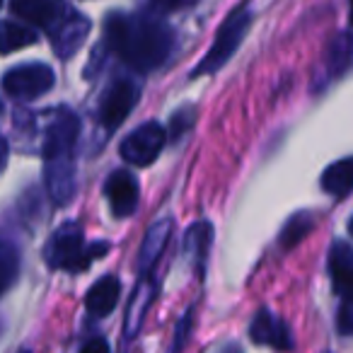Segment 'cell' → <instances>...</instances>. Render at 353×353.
I'll use <instances>...</instances> for the list:
<instances>
[{"label": "cell", "mask_w": 353, "mask_h": 353, "mask_svg": "<svg viewBox=\"0 0 353 353\" xmlns=\"http://www.w3.org/2000/svg\"><path fill=\"white\" fill-rule=\"evenodd\" d=\"M104 44L136 73H150L170 59L174 30L165 17L141 12H112L104 22Z\"/></svg>", "instance_id": "cell-1"}, {"label": "cell", "mask_w": 353, "mask_h": 353, "mask_svg": "<svg viewBox=\"0 0 353 353\" xmlns=\"http://www.w3.org/2000/svg\"><path fill=\"white\" fill-rule=\"evenodd\" d=\"M80 119L73 109L59 107L44 136V184L56 206L70 203L75 194V143Z\"/></svg>", "instance_id": "cell-2"}, {"label": "cell", "mask_w": 353, "mask_h": 353, "mask_svg": "<svg viewBox=\"0 0 353 353\" xmlns=\"http://www.w3.org/2000/svg\"><path fill=\"white\" fill-rule=\"evenodd\" d=\"M107 242L97 245H85L83 228L78 223H63L59 230L51 235V240L44 247V259L51 269L80 271L90 266V261L107 254Z\"/></svg>", "instance_id": "cell-3"}, {"label": "cell", "mask_w": 353, "mask_h": 353, "mask_svg": "<svg viewBox=\"0 0 353 353\" xmlns=\"http://www.w3.org/2000/svg\"><path fill=\"white\" fill-rule=\"evenodd\" d=\"M252 25V10L250 6H237L230 15L225 17L221 27L216 32V39H213L211 49L206 51V56L201 59V63L192 70V78L199 75H211L216 70H221L228 61L235 56V51L240 49L242 39H245L247 30Z\"/></svg>", "instance_id": "cell-4"}, {"label": "cell", "mask_w": 353, "mask_h": 353, "mask_svg": "<svg viewBox=\"0 0 353 353\" xmlns=\"http://www.w3.org/2000/svg\"><path fill=\"white\" fill-rule=\"evenodd\" d=\"M165 143H167L165 126L160 121H145L123 138L121 145H119V152H121V157L128 165L148 167L157 160Z\"/></svg>", "instance_id": "cell-5"}, {"label": "cell", "mask_w": 353, "mask_h": 353, "mask_svg": "<svg viewBox=\"0 0 353 353\" xmlns=\"http://www.w3.org/2000/svg\"><path fill=\"white\" fill-rule=\"evenodd\" d=\"M56 83V75L51 65L46 63H25L10 68L3 75V90L10 97L22 99V102H32V99L46 94Z\"/></svg>", "instance_id": "cell-6"}, {"label": "cell", "mask_w": 353, "mask_h": 353, "mask_svg": "<svg viewBox=\"0 0 353 353\" xmlns=\"http://www.w3.org/2000/svg\"><path fill=\"white\" fill-rule=\"evenodd\" d=\"M138 97H141V85L136 80L117 78L104 90V97L99 102V123L109 133L117 131L138 104Z\"/></svg>", "instance_id": "cell-7"}, {"label": "cell", "mask_w": 353, "mask_h": 353, "mask_svg": "<svg viewBox=\"0 0 353 353\" xmlns=\"http://www.w3.org/2000/svg\"><path fill=\"white\" fill-rule=\"evenodd\" d=\"M104 196H107L109 208L117 218L133 216L138 208V199H141L138 179L128 170L112 172L109 179L104 182Z\"/></svg>", "instance_id": "cell-8"}, {"label": "cell", "mask_w": 353, "mask_h": 353, "mask_svg": "<svg viewBox=\"0 0 353 353\" xmlns=\"http://www.w3.org/2000/svg\"><path fill=\"white\" fill-rule=\"evenodd\" d=\"M90 20L85 15H80L78 10L70 8L68 15L56 25V30L51 32V44H54V51L59 59L68 61L70 56H75L80 51V46L85 44L90 34Z\"/></svg>", "instance_id": "cell-9"}, {"label": "cell", "mask_w": 353, "mask_h": 353, "mask_svg": "<svg viewBox=\"0 0 353 353\" xmlns=\"http://www.w3.org/2000/svg\"><path fill=\"white\" fill-rule=\"evenodd\" d=\"M250 339L254 343H264L276 351H290L293 348V334L288 324L271 314L269 310H259L250 324Z\"/></svg>", "instance_id": "cell-10"}, {"label": "cell", "mask_w": 353, "mask_h": 353, "mask_svg": "<svg viewBox=\"0 0 353 353\" xmlns=\"http://www.w3.org/2000/svg\"><path fill=\"white\" fill-rule=\"evenodd\" d=\"M70 6L63 3H51V0H15L12 3V12L20 15L22 20H27L30 25H37L41 30L51 32L56 30L61 20L68 15Z\"/></svg>", "instance_id": "cell-11"}, {"label": "cell", "mask_w": 353, "mask_h": 353, "mask_svg": "<svg viewBox=\"0 0 353 353\" xmlns=\"http://www.w3.org/2000/svg\"><path fill=\"white\" fill-rule=\"evenodd\" d=\"M172 230H174V221L172 218H162V221H155L148 228L145 237L141 242V252H138V271L141 274H150L152 271V266L157 264L165 247L170 245Z\"/></svg>", "instance_id": "cell-12"}, {"label": "cell", "mask_w": 353, "mask_h": 353, "mask_svg": "<svg viewBox=\"0 0 353 353\" xmlns=\"http://www.w3.org/2000/svg\"><path fill=\"white\" fill-rule=\"evenodd\" d=\"M329 276H332L334 290L341 295L353 290V245L339 240L329 250Z\"/></svg>", "instance_id": "cell-13"}, {"label": "cell", "mask_w": 353, "mask_h": 353, "mask_svg": "<svg viewBox=\"0 0 353 353\" xmlns=\"http://www.w3.org/2000/svg\"><path fill=\"white\" fill-rule=\"evenodd\" d=\"M213 245V225L208 221H196L184 232V256L192 261L194 269L201 274L208 259V250Z\"/></svg>", "instance_id": "cell-14"}, {"label": "cell", "mask_w": 353, "mask_h": 353, "mask_svg": "<svg viewBox=\"0 0 353 353\" xmlns=\"http://www.w3.org/2000/svg\"><path fill=\"white\" fill-rule=\"evenodd\" d=\"M119 295H121V283L117 276H102L92 288L88 290L85 298V307L92 317H107L112 310L117 307Z\"/></svg>", "instance_id": "cell-15"}, {"label": "cell", "mask_w": 353, "mask_h": 353, "mask_svg": "<svg viewBox=\"0 0 353 353\" xmlns=\"http://www.w3.org/2000/svg\"><path fill=\"white\" fill-rule=\"evenodd\" d=\"M152 298H155V283L152 281H141L136 285V290H133L131 300H128L126 317H123V332H126L128 339H133L143 329V322H145V314Z\"/></svg>", "instance_id": "cell-16"}, {"label": "cell", "mask_w": 353, "mask_h": 353, "mask_svg": "<svg viewBox=\"0 0 353 353\" xmlns=\"http://www.w3.org/2000/svg\"><path fill=\"white\" fill-rule=\"evenodd\" d=\"M324 65H327L329 78H339L346 70L353 68V34L351 32H341L329 41L327 51H324Z\"/></svg>", "instance_id": "cell-17"}, {"label": "cell", "mask_w": 353, "mask_h": 353, "mask_svg": "<svg viewBox=\"0 0 353 353\" xmlns=\"http://www.w3.org/2000/svg\"><path fill=\"white\" fill-rule=\"evenodd\" d=\"M319 184H322V189L329 196H346L353 189V155L332 162L324 170Z\"/></svg>", "instance_id": "cell-18"}, {"label": "cell", "mask_w": 353, "mask_h": 353, "mask_svg": "<svg viewBox=\"0 0 353 353\" xmlns=\"http://www.w3.org/2000/svg\"><path fill=\"white\" fill-rule=\"evenodd\" d=\"M37 44V32L15 20L0 22V54H12L17 49Z\"/></svg>", "instance_id": "cell-19"}, {"label": "cell", "mask_w": 353, "mask_h": 353, "mask_svg": "<svg viewBox=\"0 0 353 353\" xmlns=\"http://www.w3.org/2000/svg\"><path fill=\"white\" fill-rule=\"evenodd\" d=\"M314 225H317V221H314L312 213H307V211L293 213V216L285 221L283 230H281V247H283L285 252L298 247L300 242L314 230Z\"/></svg>", "instance_id": "cell-20"}, {"label": "cell", "mask_w": 353, "mask_h": 353, "mask_svg": "<svg viewBox=\"0 0 353 353\" xmlns=\"http://www.w3.org/2000/svg\"><path fill=\"white\" fill-rule=\"evenodd\" d=\"M20 274V252L8 240H0V298L10 290Z\"/></svg>", "instance_id": "cell-21"}, {"label": "cell", "mask_w": 353, "mask_h": 353, "mask_svg": "<svg viewBox=\"0 0 353 353\" xmlns=\"http://www.w3.org/2000/svg\"><path fill=\"white\" fill-rule=\"evenodd\" d=\"M336 327H339V334L353 336V290L346 295H341V307H339Z\"/></svg>", "instance_id": "cell-22"}, {"label": "cell", "mask_w": 353, "mask_h": 353, "mask_svg": "<svg viewBox=\"0 0 353 353\" xmlns=\"http://www.w3.org/2000/svg\"><path fill=\"white\" fill-rule=\"evenodd\" d=\"M192 317H194V312L189 310V312L184 314L182 322H179V327H176V334H174V351H182V346L187 343L189 327H192Z\"/></svg>", "instance_id": "cell-23"}, {"label": "cell", "mask_w": 353, "mask_h": 353, "mask_svg": "<svg viewBox=\"0 0 353 353\" xmlns=\"http://www.w3.org/2000/svg\"><path fill=\"white\" fill-rule=\"evenodd\" d=\"M192 114H194V112H192V109H189L187 119H182V112H176L174 117H172V123H170V133H172V138H179V133L187 131V126L194 121Z\"/></svg>", "instance_id": "cell-24"}, {"label": "cell", "mask_w": 353, "mask_h": 353, "mask_svg": "<svg viewBox=\"0 0 353 353\" xmlns=\"http://www.w3.org/2000/svg\"><path fill=\"white\" fill-rule=\"evenodd\" d=\"M80 353H109V343L104 341L102 336H94V339H90V341L85 343Z\"/></svg>", "instance_id": "cell-25"}, {"label": "cell", "mask_w": 353, "mask_h": 353, "mask_svg": "<svg viewBox=\"0 0 353 353\" xmlns=\"http://www.w3.org/2000/svg\"><path fill=\"white\" fill-rule=\"evenodd\" d=\"M6 160H8V143H6V138L0 136V170L6 167Z\"/></svg>", "instance_id": "cell-26"}, {"label": "cell", "mask_w": 353, "mask_h": 353, "mask_svg": "<svg viewBox=\"0 0 353 353\" xmlns=\"http://www.w3.org/2000/svg\"><path fill=\"white\" fill-rule=\"evenodd\" d=\"M223 353H242V351H237L235 346H228V348H225V351H223Z\"/></svg>", "instance_id": "cell-27"}, {"label": "cell", "mask_w": 353, "mask_h": 353, "mask_svg": "<svg viewBox=\"0 0 353 353\" xmlns=\"http://www.w3.org/2000/svg\"><path fill=\"white\" fill-rule=\"evenodd\" d=\"M348 232H351V235H353V218H351V221H348Z\"/></svg>", "instance_id": "cell-28"}, {"label": "cell", "mask_w": 353, "mask_h": 353, "mask_svg": "<svg viewBox=\"0 0 353 353\" xmlns=\"http://www.w3.org/2000/svg\"><path fill=\"white\" fill-rule=\"evenodd\" d=\"M351 25H353V6H351Z\"/></svg>", "instance_id": "cell-29"}, {"label": "cell", "mask_w": 353, "mask_h": 353, "mask_svg": "<svg viewBox=\"0 0 353 353\" xmlns=\"http://www.w3.org/2000/svg\"><path fill=\"white\" fill-rule=\"evenodd\" d=\"M0 112H3V102H0Z\"/></svg>", "instance_id": "cell-30"}, {"label": "cell", "mask_w": 353, "mask_h": 353, "mask_svg": "<svg viewBox=\"0 0 353 353\" xmlns=\"http://www.w3.org/2000/svg\"><path fill=\"white\" fill-rule=\"evenodd\" d=\"M22 353H30V351H22Z\"/></svg>", "instance_id": "cell-31"}]
</instances>
